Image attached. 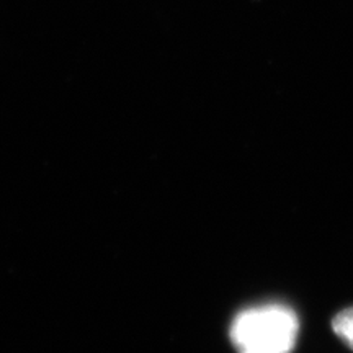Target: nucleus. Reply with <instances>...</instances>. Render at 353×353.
<instances>
[{"label": "nucleus", "mask_w": 353, "mask_h": 353, "mask_svg": "<svg viewBox=\"0 0 353 353\" xmlns=\"http://www.w3.org/2000/svg\"><path fill=\"white\" fill-rule=\"evenodd\" d=\"M332 327L334 332L337 334L348 347L353 348V307L345 309L341 314L335 316Z\"/></svg>", "instance_id": "nucleus-2"}, {"label": "nucleus", "mask_w": 353, "mask_h": 353, "mask_svg": "<svg viewBox=\"0 0 353 353\" xmlns=\"http://www.w3.org/2000/svg\"><path fill=\"white\" fill-rule=\"evenodd\" d=\"M299 321L285 304H263L239 312L231 325L237 353H291L296 343Z\"/></svg>", "instance_id": "nucleus-1"}]
</instances>
